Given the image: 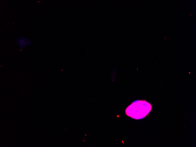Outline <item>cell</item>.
<instances>
[{
	"label": "cell",
	"mask_w": 196,
	"mask_h": 147,
	"mask_svg": "<svg viewBox=\"0 0 196 147\" xmlns=\"http://www.w3.org/2000/svg\"><path fill=\"white\" fill-rule=\"evenodd\" d=\"M152 107L151 104L146 100H137L133 102L126 108L125 114L135 119H142L150 113Z\"/></svg>",
	"instance_id": "1"
},
{
	"label": "cell",
	"mask_w": 196,
	"mask_h": 147,
	"mask_svg": "<svg viewBox=\"0 0 196 147\" xmlns=\"http://www.w3.org/2000/svg\"><path fill=\"white\" fill-rule=\"evenodd\" d=\"M18 45L21 49H23L30 45L31 41L30 39L23 36L18 37L16 40Z\"/></svg>",
	"instance_id": "2"
}]
</instances>
